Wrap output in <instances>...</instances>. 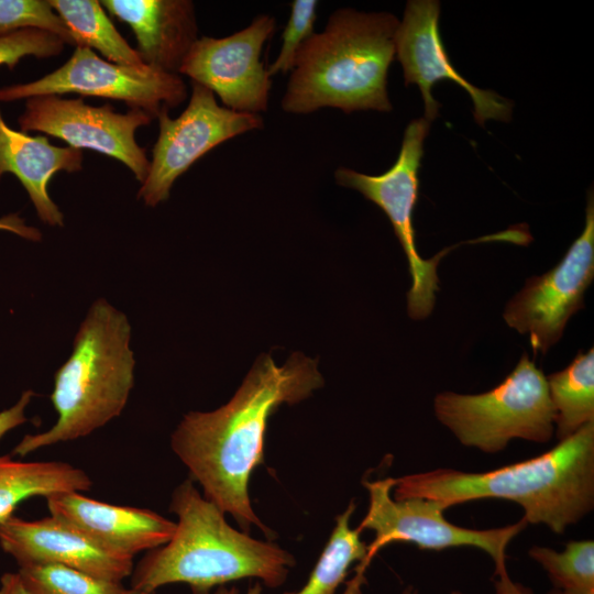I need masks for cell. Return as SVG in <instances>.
<instances>
[{"label":"cell","instance_id":"cell-28","mask_svg":"<svg viewBox=\"0 0 594 594\" xmlns=\"http://www.w3.org/2000/svg\"><path fill=\"white\" fill-rule=\"evenodd\" d=\"M34 392L28 389L22 393L19 400L10 408L0 411V439L12 429L26 422L25 409L31 403Z\"/></svg>","mask_w":594,"mask_h":594},{"label":"cell","instance_id":"cell-26","mask_svg":"<svg viewBox=\"0 0 594 594\" xmlns=\"http://www.w3.org/2000/svg\"><path fill=\"white\" fill-rule=\"evenodd\" d=\"M317 0H294L290 15L283 31V44L275 61L267 67L270 76L293 69L296 54L314 33L317 19Z\"/></svg>","mask_w":594,"mask_h":594},{"label":"cell","instance_id":"cell-27","mask_svg":"<svg viewBox=\"0 0 594 594\" xmlns=\"http://www.w3.org/2000/svg\"><path fill=\"white\" fill-rule=\"evenodd\" d=\"M65 43L42 30L28 29L0 36V66L13 69L26 56L51 58L59 55Z\"/></svg>","mask_w":594,"mask_h":594},{"label":"cell","instance_id":"cell-13","mask_svg":"<svg viewBox=\"0 0 594 594\" xmlns=\"http://www.w3.org/2000/svg\"><path fill=\"white\" fill-rule=\"evenodd\" d=\"M275 25L273 16L261 14L232 35L198 37L178 75L210 89L226 108L256 114L266 111L272 80L261 53Z\"/></svg>","mask_w":594,"mask_h":594},{"label":"cell","instance_id":"cell-5","mask_svg":"<svg viewBox=\"0 0 594 594\" xmlns=\"http://www.w3.org/2000/svg\"><path fill=\"white\" fill-rule=\"evenodd\" d=\"M128 317L106 299L90 306L74 338L73 351L54 375L50 399L56 422L26 435L12 454L86 437L120 416L134 385L135 360Z\"/></svg>","mask_w":594,"mask_h":594},{"label":"cell","instance_id":"cell-20","mask_svg":"<svg viewBox=\"0 0 594 594\" xmlns=\"http://www.w3.org/2000/svg\"><path fill=\"white\" fill-rule=\"evenodd\" d=\"M48 3L68 28L76 46L95 48L111 63L144 64L136 50L116 29L100 1L48 0Z\"/></svg>","mask_w":594,"mask_h":594},{"label":"cell","instance_id":"cell-29","mask_svg":"<svg viewBox=\"0 0 594 594\" xmlns=\"http://www.w3.org/2000/svg\"><path fill=\"white\" fill-rule=\"evenodd\" d=\"M0 230L9 231L25 240L38 242L42 240V232L31 226L16 213L0 217Z\"/></svg>","mask_w":594,"mask_h":594},{"label":"cell","instance_id":"cell-18","mask_svg":"<svg viewBox=\"0 0 594 594\" xmlns=\"http://www.w3.org/2000/svg\"><path fill=\"white\" fill-rule=\"evenodd\" d=\"M82 161V150L55 146L44 135L31 136L10 128L0 110V179L7 173L13 174L45 224L64 226V215L48 194L53 175L79 172Z\"/></svg>","mask_w":594,"mask_h":594},{"label":"cell","instance_id":"cell-11","mask_svg":"<svg viewBox=\"0 0 594 594\" xmlns=\"http://www.w3.org/2000/svg\"><path fill=\"white\" fill-rule=\"evenodd\" d=\"M152 119L140 109L119 113L110 103L94 107L81 98L48 95L26 99L18 123L22 132H42L65 141L70 147L113 157L142 184L150 170V160L146 150L138 144L135 132Z\"/></svg>","mask_w":594,"mask_h":594},{"label":"cell","instance_id":"cell-3","mask_svg":"<svg viewBox=\"0 0 594 594\" xmlns=\"http://www.w3.org/2000/svg\"><path fill=\"white\" fill-rule=\"evenodd\" d=\"M169 510L177 516L172 538L147 551L131 574L130 587L142 594L173 583L187 584L193 594H210L242 579H258L276 588L296 563L278 544L231 527L190 479L174 490Z\"/></svg>","mask_w":594,"mask_h":594},{"label":"cell","instance_id":"cell-7","mask_svg":"<svg viewBox=\"0 0 594 594\" xmlns=\"http://www.w3.org/2000/svg\"><path fill=\"white\" fill-rule=\"evenodd\" d=\"M429 129L430 122L425 118L413 120L405 129L396 162L381 175H367L348 167L334 172L339 185L358 190L388 217L409 265L413 284L407 294V309L413 319H424L431 314L435 293L439 290L438 263L448 251L458 246L443 250L432 260L422 258L416 248L413 218L424 141Z\"/></svg>","mask_w":594,"mask_h":594},{"label":"cell","instance_id":"cell-25","mask_svg":"<svg viewBox=\"0 0 594 594\" xmlns=\"http://www.w3.org/2000/svg\"><path fill=\"white\" fill-rule=\"evenodd\" d=\"M28 29L50 32L65 44L76 46L72 33L48 0H0V36Z\"/></svg>","mask_w":594,"mask_h":594},{"label":"cell","instance_id":"cell-9","mask_svg":"<svg viewBox=\"0 0 594 594\" xmlns=\"http://www.w3.org/2000/svg\"><path fill=\"white\" fill-rule=\"evenodd\" d=\"M369 492V508L358 528L374 531L365 565L383 547L395 541L413 542L420 549L442 550L474 547L494 561L495 571L506 568V548L527 526L522 518L514 525L494 529H469L449 522L441 503L422 497L394 499V479L363 482Z\"/></svg>","mask_w":594,"mask_h":594},{"label":"cell","instance_id":"cell-19","mask_svg":"<svg viewBox=\"0 0 594 594\" xmlns=\"http://www.w3.org/2000/svg\"><path fill=\"white\" fill-rule=\"evenodd\" d=\"M92 481L69 463L18 461L0 457V522L14 515L16 506L34 496L47 497L64 492H88Z\"/></svg>","mask_w":594,"mask_h":594},{"label":"cell","instance_id":"cell-1","mask_svg":"<svg viewBox=\"0 0 594 594\" xmlns=\"http://www.w3.org/2000/svg\"><path fill=\"white\" fill-rule=\"evenodd\" d=\"M317 364L300 352L280 366L262 354L226 405L187 413L172 435V450L190 480L200 484L204 497L230 514L246 534L255 526L266 537L272 535L251 505L250 476L264 461L271 416L280 405L297 404L323 386Z\"/></svg>","mask_w":594,"mask_h":594},{"label":"cell","instance_id":"cell-22","mask_svg":"<svg viewBox=\"0 0 594 594\" xmlns=\"http://www.w3.org/2000/svg\"><path fill=\"white\" fill-rule=\"evenodd\" d=\"M547 378L557 437L563 440L594 421V350L579 353L563 371Z\"/></svg>","mask_w":594,"mask_h":594},{"label":"cell","instance_id":"cell-10","mask_svg":"<svg viewBox=\"0 0 594 594\" xmlns=\"http://www.w3.org/2000/svg\"><path fill=\"white\" fill-rule=\"evenodd\" d=\"M157 119L160 132L150 170L136 195L147 207L166 201L176 179L210 150L264 127L260 114L221 107L210 89L193 81L191 96L182 114L172 119L164 109Z\"/></svg>","mask_w":594,"mask_h":594},{"label":"cell","instance_id":"cell-31","mask_svg":"<svg viewBox=\"0 0 594 594\" xmlns=\"http://www.w3.org/2000/svg\"><path fill=\"white\" fill-rule=\"evenodd\" d=\"M0 594H31L18 572H7L0 579Z\"/></svg>","mask_w":594,"mask_h":594},{"label":"cell","instance_id":"cell-32","mask_svg":"<svg viewBox=\"0 0 594 594\" xmlns=\"http://www.w3.org/2000/svg\"><path fill=\"white\" fill-rule=\"evenodd\" d=\"M213 594H239V590L234 586L227 587L224 585V586L217 587ZM249 594H260L258 586L250 590Z\"/></svg>","mask_w":594,"mask_h":594},{"label":"cell","instance_id":"cell-14","mask_svg":"<svg viewBox=\"0 0 594 594\" xmlns=\"http://www.w3.org/2000/svg\"><path fill=\"white\" fill-rule=\"evenodd\" d=\"M440 3L436 0H410L395 34V58L403 67L405 85L416 84L425 103V119L433 121L440 103L432 96L439 80L449 79L471 97L474 119L480 125L487 120L507 122L513 103L492 90L469 82L451 64L439 30Z\"/></svg>","mask_w":594,"mask_h":594},{"label":"cell","instance_id":"cell-4","mask_svg":"<svg viewBox=\"0 0 594 594\" xmlns=\"http://www.w3.org/2000/svg\"><path fill=\"white\" fill-rule=\"evenodd\" d=\"M398 25L388 12L343 8L331 13L324 29L298 50L282 109L295 114L327 107L346 113L391 111L387 74Z\"/></svg>","mask_w":594,"mask_h":594},{"label":"cell","instance_id":"cell-16","mask_svg":"<svg viewBox=\"0 0 594 594\" xmlns=\"http://www.w3.org/2000/svg\"><path fill=\"white\" fill-rule=\"evenodd\" d=\"M45 499L50 515L105 549L131 558L165 544L176 528V521L154 510L113 505L77 492L56 493Z\"/></svg>","mask_w":594,"mask_h":594},{"label":"cell","instance_id":"cell-21","mask_svg":"<svg viewBox=\"0 0 594 594\" xmlns=\"http://www.w3.org/2000/svg\"><path fill=\"white\" fill-rule=\"evenodd\" d=\"M354 509L355 505L351 502L337 517L336 527L307 583L297 592L284 594H336L353 562L361 561L365 566L369 546L361 540L362 531L350 527ZM360 583L361 573L344 594H360Z\"/></svg>","mask_w":594,"mask_h":594},{"label":"cell","instance_id":"cell-33","mask_svg":"<svg viewBox=\"0 0 594 594\" xmlns=\"http://www.w3.org/2000/svg\"><path fill=\"white\" fill-rule=\"evenodd\" d=\"M549 594H564V593L560 592L559 590H553Z\"/></svg>","mask_w":594,"mask_h":594},{"label":"cell","instance_id":"cell-6","mask_svg":"<svg viewBox=\"0 0 594 594\" xmlns=\"http://www.w3.org/2000/svg\"><path fill=\"white\" fill-rule=\"evenodd\" d=\"M435 413L462 444L487 453L504 450L513 439L547 442L554 430L547 378L527 354L490 392L438 394Z\"/></svg>","mask_w":594,"mask_h":594},{"label":"cell","instance_id":"cell-23","mask_svg":"<svg viewBox=\"0 0 594 594\" xmlns=\"http://www.w3.org/2000/svg\"><path fill=\"white\" fill-rule=\"evenodd\" d=\"M529 556L548 573L556 590L564 594H594V542L570 541L559 552L535 546Z\"/></svg>","mask_w":594,"mask_h":594},{"label":"cell","instance_id":"cell-2","mask_svg":"<svg viewBox=\"0 0 594 594\" xmlns=\"http://www.w3.org/2000/svg\"><path fill=\"white\" fill-rule=\"evenodd\" d=\"M394 499L422 497L446 508L481 498L520 505L524 519L556 534L594 505V421L536 458L482 473L437 469L394 479Z\"/></svg>","mask_w":594,"mask_h":594},{"label":"cell","instance_id":"cell-12","mask_svg":"<svg viewBox=\"0 0 594 594\" xmlns=\"http://www.w3.org/2000/svg\"><path fill=\"white\" fill-rule=\"evenodd\" d=\"M594 277V200L587 199L583 232L560 263L541 276L527 279L507 304L506 323L529 334L534 355L544 354L557 343L570 317L583 308L586 288Z\"/></svg>","mask_w":594,"mask_h":594},{"label":"cell","instance_id":"cell-24","mask_svg":"<svg viewBox=\"0 0 594 594\" xmlns=\"http://www.w3.org/2000/svg\"><path fill=\"white\" fill-rule=\"evenodd\" d=\"M31 594H142L92 574L56 564H25L16 571Z\"/></svg>","mask_w":594,"mask_h":594},{"label":"cell","instance_id":"cell-17","mask_svg":"<svg viewBox=\"0 0 594 594\" xmlns=\"http://www.w3.org/2000/svg\"><path fill=\"white\" fill-rule=\"evenodd\" d=\"M101 6L128 24L142 62L178 74L198 40L195 6L190 0H102Z\"/></svg>","mask_w":594,"mask_h":594},{"label":"cell","instance_id":"cell-15","mask_svg":"<svg viewBox=\"0 0 594 594\" xmlns=\"http://www.w3.org/2000/svg\"><path fill=\"white\" fill-rule=\"evenodd\" d=\"M0 547L20 565L56 564L122 582L133 558L111 552L69 524L50 515L36 520L16 516L0 522Z\"/></svg>","mask_w":594,"mask_h":594},{"label":"cell","instance_id":"cell-30","mask_svg":"<svg viewBox=\"0 0 594 594\" xmlns=\"http://www.w3.org/2000/svg\"><path fill=\"white\" fill-rule=\"evenodd\" d=\"M495 594H534L532 591L520 583L514 582L506 568L494 572ZM451 594H463L459 591H453Z\"/></svg>","mask_w":594,"mask_h":594},{"label":"cell","instance_id":"cell-8","mask_svg":"<svg viewBox=\"0 0 594 594\" xmlns=\"http://www.w3.org/2000/svg\"><path fill=\"white\" fill-rule=\"evenodd\" d=\"M77 94L122 101L157 118L187 98L178 74L143 65H120L105 61L92 50L76 46L69 59L42 78L0 88V101L11 102L37 96Z\"/></svg>","mask_w":594,"mask_h":594}]
</instances>
